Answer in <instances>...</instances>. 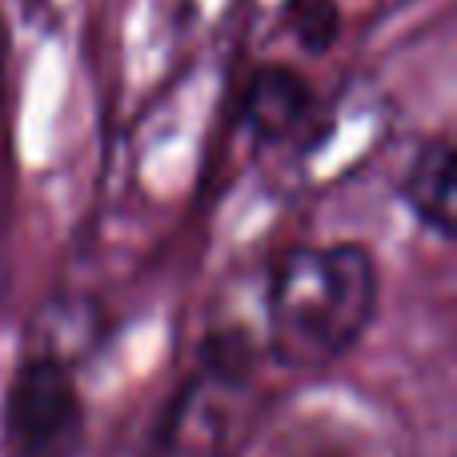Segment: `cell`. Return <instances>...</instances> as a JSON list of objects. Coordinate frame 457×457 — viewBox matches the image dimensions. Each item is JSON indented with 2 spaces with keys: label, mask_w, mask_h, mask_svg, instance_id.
Wrapping results in <instances>:
<instances>
[{
  "label": "cell",
  "mask_w": 457,
  "mask_h": 457,
  "mask_svg": "<svg viewBox=\"0 0 457 457\" xmlns=\"http://www.w3.org/2000/svg\"><path fill=\"white\" fill-rule=\"evenodd\" d=\"M313 93L309 80L289 64H261L253 77L245 80L241 101H237V120L257 145H273L297 133L305 120Z\"/></svg>",
  "instance_id": "cell-4"
},
{
  "label": "cell",
  "mask_w": 457,
  "mask_h": 457,
  "mask_svg": "<svg viewBox=\"0 0 457 457\" xmlns=\"http://www.w3.org/2000/svg\"><path fill=\"white\" fill-rule=\"evenodd\" d=\"M289 24L305 53H325L341 32L337 0H289Z\"/></svg>",
  "instance_id": "cell-6"
},
{
  "label": "cell",
  "mask_w": 457,
  "mask_h": 457,
  "mask_svg": "<svg viewBox=\"0 0 457 457\" xmlns=\"http://www.w3.org/2000/svg\"><path fill=\"white\" fill-rule=\"evenodd\" d=\"M261 345L241 325L209 329L197 361L169 394L145 457H237L265 418Z\"/></svg>",
  "instance_id": "cell-2"
},
{
  "label": "cell",
  "mask_w": 457,
  "mask_h": 457,
  "mask_svg": "<svg viewBox=\"0 0 457 457\" xmlns=\"http://www.w3.org/2000/svg\"><path fill=\"white\" fill-rule=\"evenodd\" d=\"M8 457H77L85 445V402L69 357L37 349L12 370L0 402Z\"/></svg>",
  "instance_id": "cell-3"
},
{
  "label": "cell",
  "mask_w": 457,
  "mask_h": 457,
  "mask_svg": "<svg viewBox=\"0 0 457 457\" xmlns=\"http://www.w3.org/2000/svg\"><path fill=\"white\" fill-rule=\"evenodd\" d=\"M381 305V269L370 245H289L265 281L261 353L289 373H325L370 333Z\"/></svg>",
  "instance_id": "cell-1"
},
{
  "label": "cell",
  "mask_w": 457,
  "mask_h": 457,
  "mask_svg": "<svg viewBox=\"0 0 457 457\" xmlns=\"http://www.w3.org/2000/svg\"><path fill=\"white\" fill-rule=\"evenodd\" d=\"M397 197L426 233L453 241V141L429 137L418 145L413 161L397 181Z\"/></svg>",
  "instance_id": "cell-5"
}]
</instances>
